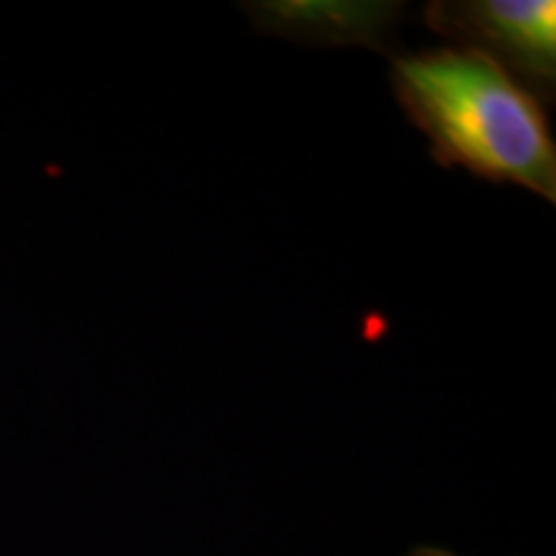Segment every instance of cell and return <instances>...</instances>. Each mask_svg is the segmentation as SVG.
I'll return each mask as SVG.
<instances>
[{
  "instance_id": "1",
  "label": "cell",
  "mask_w": 556,
  "mask_h": 556,
  "mask_svg": "<svg viewBox=\"0 0 556 556\" xmlns=\"http://www.w3.org/2000/svg\"><path fill=\"white\" fill-rule=\"evenodd\" d=\"M394 99L443 168L556 201V144L544 103L467 47L392 54Z\"/></svg>"
},
{
  "instance_id": "2",
  "label": "cell",
  "mask_w": 556,
  "mask_h": 556,
  "mask_svg": "<svg viewBox=\"0 0 556 556\" xmlns=\"http://www.w3.org/2000/svg\"><path fill=\"white\" fill-rule=\"evenodd\" d=\"M428 29L497 62L536 99L554 101V0H433L422 9Z\"/></svg>"
},
{
  "instance_id": "3",
  "label": "cell",
  "mask_w": 556,
  "mask_h": 556,
  "mask_svg": "<svg viewBox=\"0 0 556 556\" xmlns=\"http://www.w3.org/2000/svg\"><path fill=\"white\" fill-rule=\"evenodd\" d=\"M255 29L307 47H366L392 54L407 5L397 0H261L242 3Z\"/></svg>"
},
{
  "instance_id": "4",
  "label": "cell",
  "mask_w": 556,
  "mask_h": 556,
  "mask_svg": "<svg viewBox=\"0 0 556 556\" xmlns=\"http://www.w3.org/2000/svg\"><path fill=\"white\" fill-rule=\"evenodd\" d=\"M405 556H462V554L451 552V548H446V546H430V544H426V546L409 548Z\"/></svg>"
}]
</instances>
